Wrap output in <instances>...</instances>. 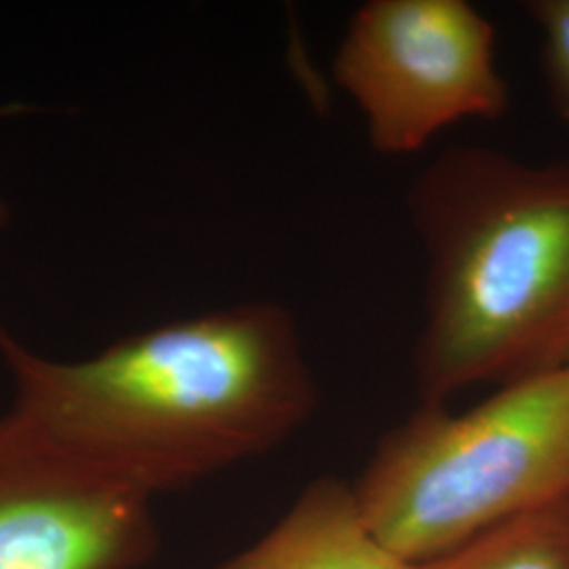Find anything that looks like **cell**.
Returning <instances> with one entry per match:
<instances>
[{
	"mask_svg": "<svg viewBox=\"0 0 569 569\" xmlns=\"http://www.w3.org/2000/svg\"><path fill=\"white\" fill-rule=\"evenodd\" d=\"M216 569H411L367 526L355 488L312 481L253 545Z\"/></svg>",
	"mask_w": 569,
	"mask_h": 569,
	"instance_id": "cell-6",
	"label": "cell"
},
{
	"mask_svg": "<svg viewBox=\"0 0 569 569\" xmlns=\"http://www.w3.org/2000/svg\"><path fill=\"white\" fill-rule=\"evenodd\" d=\"M528 13L542 32V68L552 110L569 121V0H536Z\"/></svg>",
	"mask_w": 569,
	"mask_h": 569,
	"instance_id": "cell-8",
	"label": "cell"
},
{
	"mask_svg": "<svg viewBox=\"0 0 569 569\" xmlns=\"http://www.w3.org/2000/svg\"><path fill=\"white\" fill-rule=\"evenodd\" d=\"M13 114L16 110L13 108H0V114ZM9 220H11V211H9V204H7V201L2 199V194H0V232L9 226Z\"/></svg>",
	"mask_w": 569,
	"mask_h": 569,
	"instance_id": "cell-9",
	"label": "cell"
},
{
	"mask_svg": "<svg viewBox=\"0 0 569 569\" xmlns=\"http://www.w3.org/2000/svg\"><path fill=\"white\" fill-rule=\"evenodd\" d=\"M407 211L427 258L422 403L568 366V161L451 148L411 183Z\"/></svg>",
	"mask_w": 569,
	"mask_h": 569,
	"instance_id": "cell-2",
	"label": "cell"
},
{
	"mask_svg": "<svg viewBox=\"0 0 569 569\" xmlns=\"http://www.w3.org/2000/svg\"><path fill=\"white\" fill-rule=\"evenodd\" d=\"M0 361L9 427L150 500L279 448L319 399L293 315L266 300L150 327L77 361L44 357L0 323Z\"/></svg>",
	"mask_w": 569,
	"mask_h": 569,
	"instance_id": "cell-1",
	"label": "cell"
},
{
	"mask_svg": "<svg viewBox=\"0 0 569 569\" xmlns=\"http://www.w3.org/2000/svg\"><path fill=\"white\" fill-rule=\"evenodd\" d=\"M333 81L385 157L420 152L456 122L509 110L496 28L467 0H369L346 26Z\"/></svg>",
	"mask_w": 569,
	"mask_h": 569,
	"instance_id": "cell-4",
	"label": "cell"
},
{
	"mask_svg": "<svg viewBox=\"0 0 569 569\" xmlns=\"http://www.w3.org/2000/svg\"><path fill=\"white\" fill-rule=\"evenodd\" d=\"M157 547L150 498L61 465L0 418V569H138Z\"/></svg>",
	"mask_w": 569,
	"mask_h": 569,
	"instance_id": "cell-5",
	"label": "cell"
},
{
	"mask_svg": "<svg viewBox=\"0 0 569 569\" xmlns=\"http://www.w3.org/2000/svg\"><path fill=\"white\" fill-rule=\"evenodd\" d=\"M411 569H569V500L488 529Z\"/></svg>",
	"mask_w": 569,
	"mask_h": 569,
	"instance_id": "cell-7",
	"label": "cell"
},
{
	"mask_svg": "<svg viewBox=\"0 0 569 569\" xmlns=\"http://www.w3.org/2000/svg\"><path fill=\"white\" fill-rule=\"evenodd\" d=\"M352 488L367 526L409 568L569 500V367L467 411L422 403L382 437Z\"/></svg>",
	"mask_w": 569,
	"mask_h": 569,
	"instance_id": "cell-3",
	"label": "cell"
},
{
	"mask_svg": "<svg viewBox=\"0 0 569 569\" xmlns=\"http://www.w3.org/2000/svg\"><path fill=\"white\" fill-rule=\"evenodd\" d=\"M568 367H569V363H568Z\"/></svg>",
	"mask_w": 569,
	"mask_h": 569,
	"instance_id": "cell-10",
	"label": "cell"
}]
</instances>
